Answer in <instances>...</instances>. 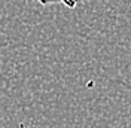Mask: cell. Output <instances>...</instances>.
I'll list each match as a JSON object with an SVG mask.
<instances>
[{
	"mask_svg": "<svg viewBox=\"0 0 131 128\" xmlns=\"http://www.w3.org/2000/svg\"><path fill=\"white\" fill-rule=\"evenodd\" d=\"M42 6H49V5H66L69 9H74L79 0H34Z\"/></svg>",
	"mask_w": 131,
	"mask_h": 128,
	"instance_id": "cell-1",
	"label": "cell"
},
{
	"mask_svg": "<svg viewBox=\"0 0 131 128\" xmlns=\"http://www.w3.org/2000/svg\"><path fill=\"white\" fill-rule=\"evenodd\" d=\"M19 128H27V127H25L24 124H19Z\"/></svg>",
	"mask_w": 131,
	"mask_h": 128,
	"instance_id": "cell-2",
	"label": "cell"
}]
</instances>
